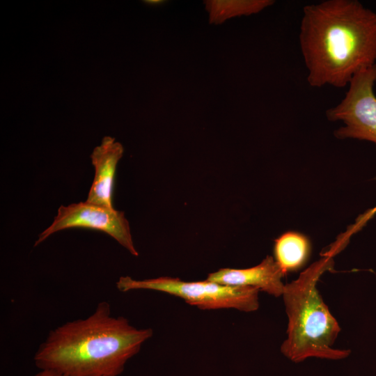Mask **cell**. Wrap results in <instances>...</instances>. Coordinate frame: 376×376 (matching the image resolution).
<instances>
[{"instance_id": "obj_1", "label": "cell", "mask_w": 376, "mask_h": 376, "mask_svg": "<svg viewBox=\"0 0 376 376\" xmlns=\"http://www.w3.org/2000/svg\"><path fill=\"white\" fill-rule=\"evenodd\" d=\"M299 43L310 86L344 88L376 63V12L358 0L306 5Z\"/></svg>"}, {"instance_id": "obj_2", "label": "cell", "mask_w": 376, "mask_h": 376, "mask_svg": "<svg viewBox=\"0 0 376 376\" xmlns=\"http://www.w3.org/2000/svg\"><path fill=\"white\" fill-rule=\"evenodd\" d=\"M152 334L150 328L138 329L125 318L113 316L109 303L101 301L86 318L50 331L34 362L40 370L65 376H118Z\"/></svg>"}, {"instance_id": "obj_3", "label": "cell", "mask_w": 376, "mask_h": 376, "mask_svg": "<svg viewBox=\"0 0 376 376\" xmlns=\"http://www.w3.org/2000/svg\"><path fill=\"white\" fill-rule=\"evenodd\" d=\"M333 266L332 257L324 256L285 284L282 296L288 319V336L281 351L295 363L311 357L340 360L350 353L333 347L340 328L316 287L320 277Z\"/></svg>"}, {"instance_id": "obj_4", "label": "cell", "mask_w": 376, "mask_h": 376, "mask_svg": "<svg viewBox=\"0 0 376 376\" xmlns=\"http://www.w3.org/2000/svg\"><path fill=\"white\" fill-rule=\"evenodd\" d=\"M120 292L150 290L165 292L184 299L201 309L235 308L244 312L259 307V290L250 287L224 285L207 281H184L178 278L161 276L143 280L120 276L116 282Z\"/></svg>"}, {"instance_id": "obj_5", "label": "cell", "mask_w": 376, "mask_h": 376, "mask_svg": "<svg viewBox=\"0 0 376 376\" xmlns=\"http://www.w3.org/2000/svg\"><path fill=\"white\" fill-rule=\"evenodd\" d=\"M375 82L376 63L357 72L340 102L326 110L328 120L343 123L334 132L337 139L368 141L376 147Z\"/></svg>"}, {"instance_id": "obj_6", "label": "cell", "mask_w": 376, "mask_h": 376, "mask_svg": "<svg viewBox=\"0 0 376 376\" xmlns=\"http://www.w3.org/2000/svg\"><path fill=\"white\" fill-rule=\"evenodd\" d=\"M73 228H89L105 233L132 255H139L124 212L86 201L61 205L52 223L39 235L35 246L56 232Z\"/></svg>"}, {"instance_id": "obj_7", "label": "cell", "mask_w": 376, "mask_h": 376, "mask_svg": "<svg viewBox=\"0 0 376 376\" xmlns=\"http://www.w3.org/2000/svg\"><path fill=\"white\" fill-rule=\"evenodd\" d=\"M283 274L275 259L267 256L254 267L222 268L210 273L207 280L224 285L253 288L274 297H280L285 286L281 281Z\"/></svg>"}, {"instance_id": "obj_8", "label": "cell", "mask_w": 376, "mask_h": 376, "mask_svg": "<svg viewBox=\"0 0 376 376\" xmlns=\"http://www.w3.org/2000/svg\"><path fill=\"white\" fill-rule=\"evenodd\" d=\"M123 154L122 145L111 136L103 138L91 155L95 168L94 178L86 202L114 208L112 198L116 168Z\"/></svg>"}, {"instance_id": "obj_9", "label": "cell", "mask_w": 376, "mask_h": 376, "mask_svg": "<svg viewBox=\"0 0 376 376\" xmlns=\"http://www.w3.org/2000/svg\"><path fill=\"white\" fill-rule=\"evenodd\" d=\"M310 251V242L306 236L297 232L289 231L276 240L274 259L285 274L304 265Z\"/></svg>"}, {"instance_id": "obj_10", "label": "cell", "mask_w": 376, "mask_h": 376, "mask_svg": "<svg viewBox=\"0 0 376 376\" xmlns=\"http://www.w3.org/2000/svg\"><path fill=\"white\" fill-rule=\"evenodd\" d=\"M274 2L272 0L210 1L207 5L211 21L219 23L227 17L257 13Z\"/></svg>"}, {"instance_id": "obj_11", "label": "cell", "mask_w": 376, "mask_h": 376, "mask_svg": "<svg viewBox=\"0 0 376 376\" xmlns=\"http://www.w3.org/2000/svg\"><path fill=\"white\" fill-rule=\"evenodd\" d=\"M375 214H376V206H375L372 209H369L368 210L365 212L363 214H362L360 217H359L356 223L352 226L351 229L348 231L347 233L348 235H350L353 233L356 232L357 230L361 229V227L364 226L367 223V221L370 219H371Z\"/></svg>"}, {"instance_id": "obj_12", "label": "cell", "mask_w": 376, "mask_h": 376, "mask_svg": "<svg viewBox=\"0 0 376 376\" xmlns=\"http://www.w3.org/2000/svg\"><path fill=\"white\" fill-rule=\"evenodd\" d=\"M33 376H65V375H61L54 370L42 369L40 370V372L33 375Z\"/></svg>"}, {"instance_id": "obj_13", "label": "cell", "mask_w": 376, "mask_h": 376, "mask_svg": "<svg viewBox=\"0 0 376 376\" xmlns=\"http://www.w3.org/2000/svg\"><path fill=\"white\" fill-rule=\"evenodd\" d=\"M148 3H152V4H159L161 2H163L162 1H147Z\"/></svg>"}]
</instances>
